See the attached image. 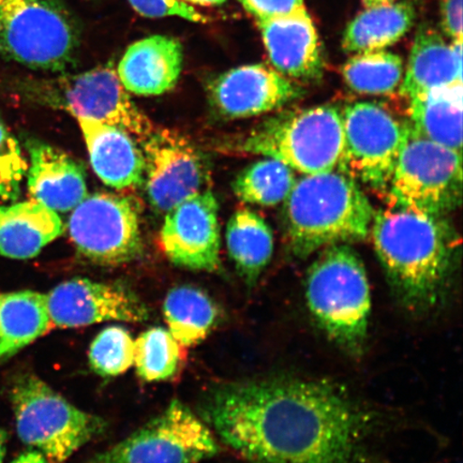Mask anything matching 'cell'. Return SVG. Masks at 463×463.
Here are the masks:
<instances>
[{
  "label": "cell",
  "mask_w": 463,
  "mask_h": 463,
  "mask_svg": "<svg viewBox=\"0 0 463 463\" xmlns=\"http://www.w3.org/2000/svg\"><path fill=\"white\" fill-rule=\"evenodd\" d=\"M203 420L258 463H363L376 415L326 380L231 382L208 392Z\"/></svg>",
  "instance_id": "1"
},
{
  "label": "cell",
  "mask_w": 463,
  "mask_h": 463,
  "mask_svg": "<svg viewBox=\"0 0 463 463\" xmlns=\"http://www.w3.org/2000/svg\"><path fill=\"white\" fill-rule=\"evenodd\" d=\"M376 254L398 302L411 314L438 309L453 263V233L442 217L390 206L374 213Z\"/></svg>",
  "instance_id": "2"
},
{
  "label": "cell",
  "mask_w": 463,
  "mask_h": 463,
  "mask_svg": "<svg viewBox=\"0 0 463 463\" xmlns=\"http://www.w3.org/2000/svg\"><path fill=\"white\" fill-rule=\"evenodd\" d=\"M285 202L289 246L299 259L321 249L366 240L372 230V203L356 179L344 171L297 179Z\"/></svg>",
  "instance_id": "3"
},
{
  "label": "cell",
  "mask_w": 463,
  "mask_h": 463,
  "mask_svg": "<svg viewBox=\"0 0 463 463\" xmlns=\"http://www.w3.org/2000/svg\"><path fill=\"white\" fill-rule=\"evenodd\" d=\"M310 314L327 338L346 355L366 351L372 294L366 269L349 245L324 249L307 276Z\"/></svg>",
  "instance_id": "4"
},
{
  "label": "cell",
  "mask_w": 463,
  "mask_h": 463,
  "mask_svg": "<svg viewBox=\"0 0 463 463\" xmlns=\"http://www.w3.org/2000/svg\"><path fill=\"white\" fill-rule=\"evenodd\" d=\"M241 152L282 162L310 175L346 172L343 115L328 106L276 116L236 144Z\"/></svg>",
  "instance_id": "5"
},
{
  "label": "cell",
  "mask_w": 463,
  "mask_h": 463,
  "mask_svg": "<svg viewBox=\"0 0 463 463\" xmlns=\"http://www.w3.org/2000/svg\"><path fill=\"white\" fill-rule=\"evenodd\" d=\"M77 22L58 0H0V54L22 66L63 72L77 61Z\"/></svg>",
  "instance_id": "6"
},
{
  "label": "cell",
  "mask_w": 463,
  "mask_h": 463,
  "mask_svg": "<svg viewBox=\"0 0 463 463\" xmlns=\"http://www.w3.org/2000/svg\"><path fill=\"white\" fill-rule=\"evenodd\" d=\"M21 441L51 463H63L106 430L99 416L84 412L33 374L17 378L11 391Z\"/></svg>",
  "instance_id": "7"
},
{
  "label": "cell",
  "mask_w": 463,
  "mask_h": 463,
  "mask_svg": "<svg viewBox=\"0 0 463 463\" xmlns=\"http://www.w3.org/2000/svg\"><path fill=\"white\" fill-rule=\"evenodd\" d=\"M386 193L390 206L447 215L461 203V154L427 140L407 123V138Z\"/></svg>",
  "instance_id": "8"
},
{
  "label": "cell",
  "mask_w": 463,
  "mask_h": 463,
  "mask_svg": "<svg viewBox=\"0 0 463 463\" xmlns=\"http://www.w3.org/2000/svg\"><path fill=\"white\" fill-rule=\"evenodd\" d=\"M34 95L44 104L65 109L77 119L118 127L141 143L155 130L152 121L131 99L112 65L43 80L34 87Z\"/></svg>",
  "instance_id": "9"
},
{
  "label": "cell",
  "mask_w": 463,
  "mask_h": 463,
  "mask_svg": "<svg viewBox=\"0 0 463 463\" xmlns=\"http://www.w3.org/2000/svg\"><path fill=\"white\" fill-rule=\"evenodd\" d=\"M219 453L210 427L178 401L90 463H200Z\"/></svg>",
  "instance_id": "10"
},
{
  "label": "cell",
  "mask_w": 463,
  "mask_h": 463,
  "mask_svg": "<svg viewBox=\"0 0 463 463\" xmlns=\"http://www.w3.org/2000/svg\"><path fill=\"white\" fill-rule=\"evenodd\" d=\"M77 250L96 264L131 262L143 249L140 218L133 203L111 194H95L74 207L68 222Z\"/></svg>",
  "instance_id": "11"
},
{
  "label": "cell",
  "mask_w": 463,
  "mask_h": 463,
  "mask_svg": "<svg viewBox=\"0 0 463 463\" xmlns=\"http://www.w3.org/2000/svg\"><path fill=\"white\" fill-rule=\"evenodd\" d=\"M341 115L347 173L370 188L386 191L407 138V123L373 102L350 104Z\"/></svg>",
  "instance_id": "12"
},
{
  "label": "cell",
  "mask_w": 463,
  "mask_h": 463,
  "mask_svg": "<svg viewBox=\"0 0 463 463\" xmlns=\"http://www.w3.org/2000/svg\"><path fill=\"white\" fill-rule=\"evenodd\" d=\"M142 152L145 189L156 211L167 213L206 190L211 179L206 159L181 133L155 129L142 142Z\"/></svg>",
  "instance_id": "13"
},
{
  "label": "cell",
  "mask_w": 463,
  "mask_h": 463,
  "mask_svg": "<svg viewBox=\"0 0 463 463\" xmlns=\"http://www.w3.org/2000/svg\"><path fill=\"white\" fill-rule=\"evenodd\" d=\"M52 326L77 328L118 321L142 323L149 318L147 306L128 288L75 278L45 295Z\"/></svg>",
  "instance_id": "14"
},
{
  "label": "cell",
  "mask_w": 463,
  "mask_h": 463,
  "mask_svg": "<svg viewBox=\"0 0 463 463\" xmlns=\"http://www.w3.org/2000/svg\"><path fill=\"white\" fill-rule=\"evenodd\" d=\"M160 242L179 268L216 271L220 268L218 203L211 190L190 196L166 213Z\"/></svg>",
  "instance_id": "15"
},
{
  "label": "cell",
  "mask_w": 463,
  "mask_h": 463,
  "mask_svg": "<svg viewBox=\"0 0 463 463\" xmlns=\"http://www.w3.org/2000/svg\"><path fill=\"white\" fill-rule=\"evenodd\" d=\"M302 89L264 65H247L220 74L208 87L212 107L222 118H247L298 99Z\"/></svg>",
  "instance_id": "16"
},
{
  "label": "cell",
  "mask_w": 463,
  "mask_h": 463,
  "mask_svg": "<svg viewBox=\"0 0 463 463\" xmlns=\"http://www.w3.org/2000/svg\"><path fill=\"white\" fill-rule=\"evenodd\" d=\"M263 43L276 71L288 79L317 80L324 71L323 51L307 10L258 21Z\"/></svg>",
  "instance_id": "17"
},
{
  "label": "cell",
  "mask_w": 463,
  "mask_h": 463,
  "mask_svg": "<svg viewBox=\"0 0 463 463\" xmlns=\"http://www.w3.org/2000/svg\"><path fill=\"white\" fill-rule=\"evenodd\" d=\"M27 149V184L33 200L56 213L72 211L87 195L83 165L43 142L29 141Z\"/></svg>",
  "instance_id": "18"
},
{
  "label": "cell",
  "mask_w": 463,
  "mask_h": 463,
  "mask_svg": "<svg viewBox=\"0 0 463 463\" xmlns=\"http://www.w3.org/2000/svg\"><path fill=\"white\" fill-rule=\"evenodd\" d=\"M183 63L181 42L156 34L131 44L116 71L127 91L137 96H159L177 84Z\"/></svg>",
  "instance_id": "19"
},
{
  "label": "cell",
  "mask_w": 463,
  "mask_h": 463,
  "mask_svg": "<svg viewBox=\"0 0 463 463\" xmlns=\"http://www.w3.org/2000/svg\"><path fill=\"white\" fill-rule=\"evenodd\" d=\"M462 84V42H451L430 25L416 32L401 94L408 99Z\"/></svg>",
  "instance_id": "20"
},
{
  "label": "cell",
  "mask_w": 463,
  "mask_h": 463,
  "mask_svg": "<svg viewBox=\"0 0 463 463\" xmlns=\"http://www.w3.org/2000/svg\"><path fill=\"white\" fill-rule=\"evenodd\" d=\"M78 120L92 170L104 184L125 189L143 182V152L128 132L99 121Z\"/></svg>",
  "instance_id": "21"
},
{
  "label": "cell",
  "mask_w": 463,
  "mask_h": 463,
  "mask_svg": "<svg viewBox=\"0 0 463 463\" xmlns=\"http://www.w3.org/2000/svg\"><path fill=\"white\" fill-rule=\"evenodd\" d=\"M58 213L37 201L0 206V256L26 260L37 257L62 233Z\"/></svg>",
  "instance_id": "22"
},
{
  "label": "cell",
  "mask_w": 463,
  "mask_h": 463,
  "mask_svg": "<svg viewBox=\"0 0 463 463\" xmlns=\"http://www.w3.org/2000/svg\"><path fill=\"white\" fill-rule=\"evenodd\" d=\"M410 123L418 135L461 154L462 84L411 98Z\"/></svg>",
  "instance_id": "23"
},
{
  "label": "cell",
  "mask_w": 463,
  "mask_h": 463,
  "mask_svg": "<svg viewBox=\"0 0 463 463\" xmlns=\"http://www.w3.org/2000/svg\"><path fill=\"white\" fill-rule=\"evenodd\" d=\"M52 328L45 295L33 291L0 293V362L13 357Z\"/></svg>",
  "instance_id": "24"
},
{
  "label": "cell",
  "mask_w": 463,
  "mask_h": 463,
  "mask_svg": "<svg viewBox=\"0 0 463 463\" xmlns=\"http://www.w3.org/2000/svg\"><path fill=\"white\" fill-rule=\"evenodd\" d=\"M415 20L411 0L367 8L347 25L343 49L355 54L386 50L408 33Z\"/></svg>",
  "instance_id": "25"
},
{
  "label": "cell",
  "mask_w": 463,
  "mask_h": 463,
  "mask_svg": "<svg viewBox=\"0 0 463 463\" xmlns=\"http://www.w3.org/2000/svg\"><path fill=\"white\" fill-rule=\"evenodd\" d=\"M227 246L237 270L253 286L273 257V232L258 213L237 211L228 222Z\"/></svg>",
  "instance_id": "26"
},
{
  "label": "cell",
  "mask_w": 463,
  "mask_h": 463,
  "mask_svg": "<svg viewBox=\"0 0 463 463\" xmlns=\"http://www.w3.org/2000/svg\"><path fill=\"white\" fill-rule=\"evenodd\" d=\"M164 314L169 332L183 347L203 343L215 328L220 310L202 289L182 286L167 293Z\"/></svg>",
  "instance_id": "27"
},
{
  "label": "cell",
  "mask_w": 463,
  "mask_h": 463,
  "mask_svg": "<svg viewBox=\"0 0 463 463\" xmlns=\"http://www.w3.org/2000/svg\"><path fill=\"white\" fill-rule=\"evenodd\" d=\"M297 178L282 162L265 157L242 170L232 184L237 198L260 206H275L286 201Z\"/></svg>",
  "instance_id": "28"
},
{
  "label": "cell",
  "mask_w": 463,
  "mask_h": 463,
  "mask_svg": "<svg viewBox=\"0 0 463 463\" xmlns=\"http://www.w3.org/2000/svg\"><path fill=\"white\" fill-rule=\"evenodd\" d=\"M350 89L367 95H391L402 85V58L385 50L352 56L343 69Z\"/></svg>",
  "instance_id": "29"
},
{
  "label": "cell",
  "mask_w": 463,
  "mask_h": 463,
  "mask_svg": "<svg viewBox=\"0 0 463 463\" xmlns=\"http://www.w3.org/2000/svg\"><path fill=\"white\" fill-rule=\"evenodd\" d=\"M183 346L169 329L154 327L144 332L136 341L137 373L146 382H161L173 378L182 362Z\"/></svg>",
  "instance_id": "30"
},
{
  "label": "cell",
  "mask_w": 463,
  "mask_h": 463,
  "mask_svg": "<svg viewBox=\"0 0 463 463\" xmlns=\"http://www.w3.org/2000/svg\"><path fill=\"white\" fill-rule=\"evenodd\" d=\"M135 350L136 341L128 329L118 326L104 328L90 347L92 372L103 378L125 373L135 363Z\"/></svg>",
  "instance_id": "31"
},
{
  "label": "cell",
  "mask_w": 463,
  "mask_h": 463,
  "mask_svg": "<svg viewBox=\"0 0 463 463\" xmlns=\"http://www.w3.org/2000/svg\"><path fill=\"white\" fill-rule=\"evenodd\" d=\"M28 164L19 143L0 121V198H16L26 176Z\"/></svg>",
  "instance_id": "32"
},
{
  "label": "cell",
  "mask_w": 463,
  "mask_h": 463,
  "mask_svg": "<svg viewBox=\"0 0 463 463\" xmlns=\"http://www.w3.org/2000/svg\"><path fill=\"white\" fill-rule=\"evenodd\" d=\"M128 2L138 14L145 17L158 19V17L177 16L194 23L207 22V16L196 11L193 5L183 3L182 0H128Z\"/></svg>",
  "instance_id": "33"
},
{
  "label": "cell",
  "mask_w": 463,
  "mask_h": 463,
  "mask_svg": "<svg viewBox=\"0 0 463 463\" xmlns=\"http://www.w3.org/2000/svg\"><path fill=\"white\" fill-rule=\"evenodd\" d=\"M258 21L276 19L305 10L304 0H239Z\"/></svg>",
  "instance_id": "34"
},
{
  "label": "cell",
  "mask_w": 463,
  "mask_h": 463,
  "mask_svg": "<svg viewBox=\"0 0 463 463\" xmlns=\"http://www.w3.org/2000/svg\"><path fill=\"white\" fill-rule=\"evenodd\" d=\"M441 24L451 42H462V0H439Z\"/></svg>",
  "instance_id": "35"
},
{
  "label": "cell",
  "mask_w": 463,
  "mask_h": 463,
  "mask_svg": "<svg viewBox=\"0 0 463 463\" xmlns=\"http://www.w3.org/2000/svg\"><path fill=\"white\" fill-rule=\"evenodd\" d=\"M11 463H51V461L43 453L32 449L16 457Z\"/></svg>",
  "instance_id": "36"
},
{
  "label": "cell",
  "mask_w": 463,
  "mask_h": 463,
  "mask_svg": "<svg viewBox=\"0 0 463 463\" xmlns=\"http://www.w3.org/2000/svg\"><path fill=\"white\" fill-rule=\"evenodd\" d=\"M183 3L188 4V5H203V7H206V5H222L227 0H182Z\"/></svg>",
  "instance_id": "37"
},
{
  "label": "cell",
  "mask_w": 463,
  "mask_h": 463,
  "mask_svg": "<svg viewBox=\"0 0 463 463\" xmlns=\"http://www.w3.org/2000/svg\"><path fill=\"white\" fill-rule=\"evenodd\" d=\"M7 433L0 430V463H3L5 458V449H7Z\"/></svg>",
  "instance_id": "38"
},
{
  "label": "cell",
  "mask_w": 463,
  "mask_h": 463,
  "mask_svg": "<svg viewBox=\"0 0 463 463\" xmlns=\"http://www.w3.org/2000/svg\"><path fill=\"white\" fill-rule=\"evenodd\" d=\"M395 3V0H363V4L366 8L378 7V5H384Z\"/></svg>",
  "instance_id": "39"
}]
</instances>
